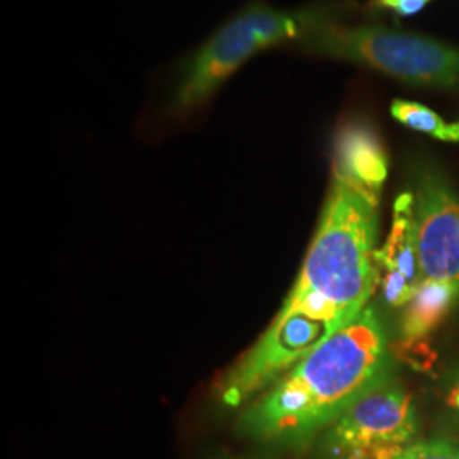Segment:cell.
Masks as SVG:
<instances>
[{"instance_id": "1", "label": "cell", "mask_w": 459, "mask_h": 459, "mask_svg": "<svg viewBox=\"0 0 459 459\" xmlns=\"http://www.w3.org/2000/svg\"><path fill=\"white\" fill-rule=\"evenodd\" d=\"M390 362L385 330L366 307L247 409L238 429L263 443L307 444L390 379Z\"/></svg>"}, {"instance_id": "2", "label": "cell", "mask_w": 459, "mask_h": 459, "mask_svg": "<svg viewBox=\"0 0 459 459\" xmlns=\"http://www.w3.org/2000/svg\"><path fill=\"white\" fill-rule=\"evenodd\" d=\"M377 203L354 182L333 176L320 225L281 312L351 324L377 282Z\"/></svg>"}, {"instance_id": "3", "label": "cell", "mask_w": 459, "mask_h": 459, "mask_svg": "<svg viewBox=\"0 0 459 459\" xmlns=\"http://www.w3.org/2000/svg\"><path fill=\"white\" fill-rule=\"evenodd\" d=\"M324 21H330V13L324 9L288 13L265 4L247 7L186 60L172 92V108L181 113L196 109L252 56L284 41L301 39Z\"/></svg>"}, {"instance_id": "4", "label": "cell", "mask_w": 459, "mask_h": 459, "mask_svg": "<svg viewBox=\"0 0 459 459\" xmlns=\"http://www.w3.org/2000/svg\"><path fill=\"white\" fill-rule=\"evenodd\" d=\"M299 43L313 55L368 66L409 85L459 89V48L427 36L324 21Z\"/></svg>"}, {"instance_id": "5", "label": "cell", "mask_w": 459, "mask_h": 459, "mask_svg": "<svg viewBox=\"0 0 459 459\" xmlns=\"http://www.w3.org/2000/svg\"><path fill=\"white\" fill-rule=\"evenodd\" d=\"M419 427L413 396L386 379L318 436L316 453L320 459H396L417 443Z\"/></svg>"}, {"instance_id": "6", "label": "cell", "mask_w": 459, "mask_h": 459, "mask_svg": "<svg viewBox=\"0 0 459 459\" xmlns=\"http://www.w3.org/2000/svg\"><path fill=\"white\" fill-rule=\"evenodd\" d=\"M342 327L344 324L303 312H279L261 341L220 383L221 402L229 407L246 403L252 394L261 392L279 375H286Z\"/></svg>"}, {"instance_id": "7", "label": "cell", "mask_w": 459, "mask_h": 459, "mask_svg": "<svg viewBox=\"0 0 459 459\" xmlns=\"http://www.w3.org/2000/svg\"><path fill=\"white\" fill-rule=\"evenodd\" d=\"M411 213L417 231L420 278L451 282L459 290V196L434 165L415 169Z\"/></svg>"}, {"instance_id": "8", "label": "cell", "mask_w": 459, "mask_h": 459, "mask_svg": "<svg viewBox=\"0 0 459 459\" xmlns=\"http://www.w3.org/2000/svg\"><path fill=\"white\" fill-rule=\"evenodd\" d=\"M377 264L385 271L381 281L385 301L390 307H405L422 281L409 191L394 201V225L385 246L377 250Z\"/></svg>"}, {"instance_id": "9", "label": "cell", "mask_w": 459, "mask_h": 459, "mask_svg": "<svg viewBox=\"0 0 459 459\" xmlns=\"http://www.w3.org/2000/svg\"><path fill=\"white\" fill-rule=\"evenodd\" d=\"M333 176L377 195L388 178V157L377 130L366 121H349L337 132Z\"/></svg>"}, {"instance_id": "10", "label": "cell", "mask_w": 459, "mask_h": 459, "mask_svg": "<svg viewBox=\"0 0 459 459\" xmlns=\"http://www.w3.org/2000/svg\"><path fill=\"white\" fill-rule=\"evenodd\" d=\"M458 298L459 290L455 284L436 279H422L411 301L403 307V337L407 341L424 339L447 316Z\"/></svg>"}, {"instance_id": "11", "label": "cell", "mask_w": 459, "mask_h": 459, "mask_svg": "<svg viewBox=\"0 0 459 459\" xmlns=\"http://www.w3.org/2000/svg\"><path fill=\"white\" fill-rule=\"evenodd\" d=\"M390 111L398 123L413 132L424 133L441 142L459 143V121H446L420 102L396 99L392 102Z\"/></svg>"}, {"instance_id": "12", "label": "cell", "mask_w": 459, "mask_h": 459, "mask_svg": "<svg viewBox=\"0 0 459 459\" xmlns=\"http://www.w3.org/2000/svg\"><path fill=\"white\" fill-rule=\"evenodd\" d=\"M443 424L459 432V366L449 369L439 383Z\"/></svg>"}, {"instance_id": "13", "label": "cell", "mask_w": 459, "mask_h": 459, "mask_svg": "<svg viewBox=\"0 0 459 459\" xmlns=\"http://www.w3.org/2000/svg\"><path fill=\"white\" fill-rule=\"evenodd\" d=\"M396 459H459V446L443 439L417 441Z\"/></svg>"}, {"instance_id": "14", "label": "cell", "mask_w": 459, "mask_h": 459, "mask_svg": "<svg viewBox=\"0 0 459 459\" xmlns=\"http://www.w3.org/2000/svg\"><path fill=\"white\" fill-rule=\"evenodd\" d=\"M430 0H375V5L394 11L400 16H413L420 13Z\"/></svg>"}, {"instance_id": "15", "label": "cell", "mask_w": 459, "mask_h": 459, "mask_svg": "<svg viewBox=\"0 0 459 459\" xmlns=\"http://www.w3.org/2000/svg\"><path fill=\"white\" fill-rule=\"evenodd\" d=\"M225 459H230V458H225Z\"/></svg>"}]
</instances>
